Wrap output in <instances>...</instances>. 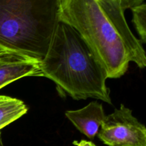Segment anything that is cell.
Returning <instances> with one entry per match:
<instances>
[{
	"label": "cell",
	"instance_id": "6da1fadb",
	"mask_svg": "<svg viewBox=\"0 0 146 146\" xmlns=\"http://www.w3.org/2000/svg\"><path fill=\"white\" fill-rule=\"evenodd\" d=\"M42 76L75 100L96 98L111 104L106 71L80 34L60 21L45 57L39 61Z\"/></svg>",
	"mask_w": 146,
	"mask_h": 146
},
{
	"label": "cell",
	"instance_id": "7a4b0ae2",
	"mask_svg": "<svg viewBox=\"0 0 146 146\" xmlns=\"http://www.w3.org/2000/svg\"><path fill=\"white\" fill-rule=\"evenodd\" d=\"M61 0H0V49L41 61L60 22Z\"/></svg>",
	"mask_w": 146,
	"mask_h": 146
},
{
	"label": "cell",
	"instance_id": "3957f363",
	"mask_svg": "<svg viewBox=\"0 0 146 146\" xmlns=\"http://www.w3.org/2000/svg\"><path fill=\"white\" fill-rule=\"evenodd\" d=\"M59 19L80 34L104 67L108 78L125 74L130 59L125 44L96 0H61Z\"/></svg>",
	"mask_w": 146,
	"mask_h": 146
},
{
	"label": "cell",
	"instance_id": "277c9868",
	"mask_svg": "<svg viewBox=\"0 0 146 146\" xmlns=\"http://www.w3.org/2000/svg\"><path fill=\"white\" fill-rule=\"evenodd\" d=\"M98 131V138L108 146H146V128L121 104L119 109L106 115Z\"/></svg>",
	"mask_w": 146,
	"mask_h": 146
},
{
	"label": "cell",
	"instance_id": "5b68a950",
	"mask_svg": "<svg viewBox=\"0 0 146 146\" xmlns=\"http://www.w3.org/2000/svg\"><path fill=\"white\" fill-rule=\"evenodd\" d=\"M106 17L123 39L130 61L141 68L146 66V56L142 44L134 36L128 27L124 12L142 4L145 0H96Z\"/></svg>",
	"mask_w": 146,
	"mask_h": 146
},
{
	"label": "cell",
	"instance_id": "8992f818",
	"mask_svg": "<svg viewBox=\"0 0 146 146\" xmlns=\"http://www.w3.org/2000/svg\"><path fill=\"white\" fill-rule=\"evenodd\" d=\"M27 76H42L39 61L15 51L0 49V89Z\"/></svg>",
	"mask_w": 146,
	"mask_h": 146
},
{
	"label": "cell",
	"instance_id": "52a82bcc",
	"mask_svg": "<svg viewBox=\"0 0 146 146\" xmlns=\"http://www.w3.org/2000/svg\"><path fill=\"white\" fill-rule=\"evenodd\" d=\"M66 116L74 126L89 139H94L106 117L102 104L97 101L76 111H67Z\"/></svg>",
	"mask_w": 146,
	"mask_h": 146
},
{
	"label": "cell",
	"instance_id": "ba28073f",
	"mask_svg": "<svg viewBox=\"0 0 146 146\" xmlns=\"http://www.w3.org/2000/svg\"><path fill=\"white\" fill-rule=\"evenodd\" d=\"M28 111L22 101L7 96H0V131L17 121Z\"/></svg>",
	"mask_w": 146,
	"mask_h": 146
},
{
	"label": "cell",
	"instance_id": "9c48e42d",
	"mask_svg": "<svg viewBox=\"0 0 146 146\" xmlns=\"http://www.w3.org/2000/svg\"><path fill=\"white\" fill-rule=\"evenodd\" d=\"M133 22L140 36L141 44L146 43V5L145 3L131 9Z\"/></svg>",
	"mask_w": 146,
	"mask_h": 146
},
{
	"label": "cell",
	"instance_id": "30bf717a",
	"mask_svg": "<svg viewBox=\"0 0 146 146\" xmlns=\"http://www.w3.org/2000/svg\"><path fill=\"white\" fill-rule=\"evenodd\" d=\"M74 144H76V146H96L95 144L93 143L92 142L85 141V140H82V141H80L79 143L75 142Z\"/></svg>",
	"mask_w": 146,
	"mask_h": 146
},
{
	"label": "cell",
	"instance_id": "8fae6325",
	"mask_svg": "<svg viewBox=\"0 0 146 146\" xmlns=\"http://www.w3.org/2000/svg\"><path fill=\"white\" fill-rule=\"evenodd\" d=\"M0 146H3L2 141H1V132H0Z\"/></svg>",
	"mask_w": 146,
	"mask_h": 146
}]
</instances>
